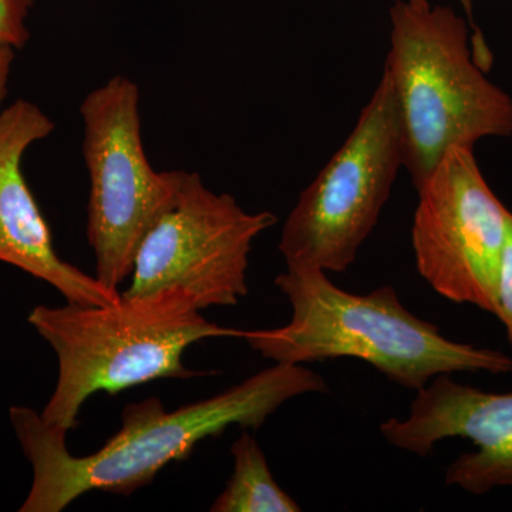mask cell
Here are the masks:
<instances>
[{
  "instance_id": "cell-1",
  "label": "cell",
  "mask_w": 512,
  "mask_h": 512,
  "mask_svg": "<svg viewBox=\"0 0 512 512\" xmlns=\"http://www.w3.org/2000/svg\"><path fill=\"white\" fill-rule=\"evenodd\" d=\"M328 384L303 365L275 363L201 402L165 412L156 397L130 403L121 429L90 456L76 457L67 434L29 407H10V421L33 467V483L20 512H60L90 491L131 495L153 483L168 464L187 460L201 441L229 427L259 429L289 400L325 393Z\"/></svg>"
},
{
  "instance_id": "cell-2",
  "label": "cell",
  "mask_w": 512,
  "mask_h": 512,
  "mask_svg": "<svg viewBox=\"0 0 512 512\" xmlns=\"http://www.w3.org/2000/svg\"><path fill=\"white\" fill-rule=\"evenodd\" d=\"M275 285L291 303V322L244 330L241 338L275 363L350 357L416 392L440 375L512 372V357L447 339L436 325L407 311L392 286L357 295L333 284L328 272L301 266H286Z\"/></svg>"
},
{
  "instance_id": "cell-3",
  "label": "cell",
  "mask_w": 512,
  "mask_h": 512,
  "mask_svg": "<svg viewBox=\"0 0 512 512\" xmlns=\"http://www.w3.org/2000/svg\"><path fill=\"white\" fill-rule=\"evenodd\" d=\"M200 312L194 296L180 289L121 295L113 305L36 306L29 323L59 362L55 392L40 416L67 434L93 394L205 375L184 366L185 350L202 339L242 338L244 330L222 328Z\"/></svg>"
},
{
  "instance_id": "cell-4",
  "label": "cell",
  "mask_w": 512,
  "mask_h": 512,
  "mask_svg": "<svg viewBox=\"0 0 512 512\" xmlns=\"http://www.w3.org/2000/svg\"><path fill=\"white\" fill-rule=\"evenodd\" d=\"M392 82L403 137V167L416 190L448 150L512 136V99L471 55L466 20L448 6L396 0L390 8Z\"/></svg>"
},
{
  "instance_id": "cell-5",
  "label": "cell",
  "mask_w": 512,
  "mask_h": 512,
  "mask_svg": "<svg viewBox=\"0 0 512 512\" xmlns=\"http://www.w3.org/2000/svg\"><path fill=\"white\" fill-rule=\"evenodd\" d=\"M83 157L90 180L87 241L96 278L110 291L131 276L138 248L170 207L184 171L158 173L141 137L140 89L111 77L84 97Z\"/></svg>"
},
{
  "instance_id": "cell-6",
  "label": "cell",
  "mask_w": 512,
  "mask_h": 512,
  "mask_svg": "<svg viewBox=\"0 0 512 512\" xmlns=\"http://www.w3.org/2000/svg\"><path fill=\"white\" fill-rule=\"evenodd\" d=\"M402 167V123L383 72L352 133L289 214L279 241L286 266L340 274L355 264Z\"/></svg>"
},
{
  "instance_id": "cell-7",
  "label": "cell",
  "mask_w": 512,
  "mask_h": 512,
  "mask_svg": "<svg viewBox=\"0 0 512 512\" xmlns=\"http://www.w3.org/2000/svg\"><path fill=\"white\" fill-rule=\"evenodd\" d=\"M278 217L248 212L232 195L217 194L200 174L184 171L174 201L138 248L126 298L180 289L198 308L235 306L248 295L252 244Z\"/></svg>"
},
{
  "instance_id": "cell-8",
  "label": "cell",
  "mask_w": 512,
  "mask_h": 512,
  "mask_svg": "<svg viewBox=\"0 0 512 512\" xmlns=\"http://www.w3.org/2000/svg\"><path fill=\"white\" fill-rule=\"evenodd\" d=\"M417 271L439 295L495 315L511 211L491 190L474 148L454 147L419 188Z\"/></svg>"
},
{
  "instance_id": "cell-9",
  "label": "cell",
  "mask_w": 512,
  "mask_h": 512,
  "mask_svg": "<svg viewBox=\"0 0 512 512\" xmlns=\"http://www.w3.org/2000/svg\"><path fill=\"white\" fill-rule=\"evenodd\" d=\"M380 433L421 457L441 440L473 441L476 451L447 467L446 484L474 495L512 487V393L483 392L440 375L417 390L406 419L384 421Z\"/></svg>"
},
{
  "instance_id": "cell-10",
  "label": "cell",
  "mask_w": 512,
  "mask_h": 512,
  "mask_svg": "<svg viewBox=\"0 0 512 512\" xmlns=\"http://www.w3.org/2000/svg\"><path fill=\"white\" fill-rule=\"evenodd\" d=\"M55 131L45 111L18 100L0 114V262L52 285L67 302L113 305L120 292L84 274L57 254L49 225L26 183L23 157L30 146Z\"/></svg>"
},
{
  "instance_id": "cell-11",
  "label": "cell",
  "mask_w": 512,
  "mask_h": 512,
  "mask_svg": "<svg viewBox=\"0 0 512 512\" xmlns=\"http://www.w3.org/2000/svg\"><path fill=\"white\" fill-rule=\"evenodd\" d=\"M234 473L212 503V512H299L301 507L276 483L265 453L247 431L231 447Z\"/></svg>"
},
{
  "instance_id": "cell-12",
  "label": "cell",
  "mask_w": 512,
  "mask_h": 512,
  "mask_svg": "<svg viewBox=\"0 0 512 512\" xmlns=\"http://www.w3.org/2000/svg\"><path fill=\"white\" fill-rule=\"evenodd\" d=\"M36 0H0V45L23 49L30 33L26 20Z\"/></svg>"
},
{
  "instance_id": "cell-13",
  "label": "cell",
  "mask_w": 512,
  "mask_h": 512,
  "mask_svg": "<svg viewBox=\"0 0 512 512\" xmlns=\"http://www.w3.org/2000/svg\"><path fill=\"white\" fill-rule=\"evenodd\" d=\"M495 316L503 323L512 348V212L508 217L507 239H505L503 261H501L500 278H498Z\"/></svg>"
},
{
  "instance_id": "cell-14",
  "label": "cell",
  "mask_w": 512,
  "mask_h": 512,
  "mask_svg": "<svg viewBox=\"0 0 512 512\" xmlns=\"http://www.w3.org/2000/svg\"><path fill=\"white\" fill-rule=\"evenodd\" d=\"M13 62H15V49L10 46L0 45V114H2L3 103L8 96L10 73H12Z\"/></svg>"
},
{
  "instance_id": "cell-15",
  "label": "cell",
  "mask_w": 512,
  "mask_h": 512,
  "mask_svg": "<svg viewBox=\"0 0 512 512\" xmlns=\"http://www.w3.org/2000/svg\"><path fill=\"white\" fill-rule=\"evenodd\" d=\"M410 3L417 6H427L430 5L429 0H409Z\"/></svg>"
}]
</instances>
